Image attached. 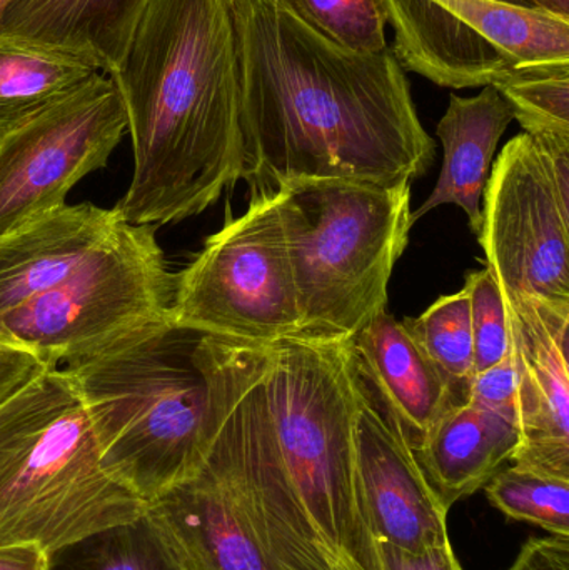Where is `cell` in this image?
<instances>
[{"instance_id": "cell-1", "label": "cell", "mask_w": 569, "mask_h": 570, "mask_svg": "<svg viewBox=\"0 0 569 570\" xmlns=\"http://www.w3.org/2000/svg\"><path fill=\"white\" fill-rule=\"evenodd\" d=\"M243 179L251 197L296 179L398 187L433 166L393 49L357 53L277 0H236Z\"/></svg>"}, {"instance_id": "cell-2", "label": "cell", "mask_w": 569, "mask_h": 570, "mask_svg": "<svg viewBox=\"0 0 569 570\" xmlns=\"http://www.w3.org/2000/svg\"><path fill=\"white\" fill-rule=\"evenodd\" d=\"M109 77L133 140L127 223L199 216L243 179L236 0H149Z\"/></svg>"}, {"instance_id": "cell-3", "label": "cell", "mask_w": 569, "mask_h": 570, "mask_svg": "<svg viewBox=\"0 0 569 570\" xmlns=\"http://www.w3.org/2000/svg\"><path fill=\"white\" fill-rule=\"evenodd\" d=\"M210 442L146 512L189 570H333L294 488L267 401V345L200 335Z\"/></svg>"}, {"instance_id": "cell-4", "label": "cell", "mask_w": 569, "mask_h": 570, "mask_svg": "<svg viewBox=\"0 0 569 570\" xmlns=\"http://www.w3.org/2000/svg\"><path fill=\"white\" fill-rule=\"evenodd\" d=\"M200 334L164 321L67 367L107 474L144 504L197 474L210 442Z\"/></svg>"}, {"instance_id": "cell-5", "label": "cell", "mask_w": 569, "mask_h": 570, "mask_svg": "<svg viewBox=\"0 0 569 570\" xmlns=\"http://www.w3.org/2000/svg\"><path fill=\"white\" fill-rule=\"evenodd\" d=\"M144 512L102 468L66 368H43L0 402V548L36 546L49 554Z\"/></svg>"}, {"instance_id": "cell-6", "label": "cell", "mask_w": 569, "mask_h": 570, "mask_svg": "<svg viewBox=\"0 0 569 570\" xmlns=\"http://www.w3.org/2000/svg\"><path fill=\"white\" fill-rule=\"evenodd\" d=\"M274 200L301 337L353 338L386 311L387 285L413 229L411 184L296 179L277 187Z\"/></svg>"}, {"instance_id": "cell-7", "label": "cell", "mask_w": 569, "mask_h": 570, "mask_svg": "<svg viewBox=\"0 0 569 570\" xmlns=\"http://www.w3.org/2000/svg\"><path fill=\"white\" fill-rule=\"evenodd\" d=\"M267 352V401L281 455L331 561L381 570L357 499L361 374L353 338L293 337Z\"/></svg>"}, {"instance_id": "cell-8", "label": "cell", "mask_w": 569, "mask_h": 570, "mask_svg": "<svg viewBox=\"0 0 569 570\" xmlns=\"http://www.w3.org/2000/svg\"><path fill=\"white\" fill-rule=\"evenodd\" d=\"M174 283L154 226L126 223L62 283L0 315V341L43 367H73L169 321Z\"/></svg>"}, {"instance_id": "cell-9", "label": "cell", "mask_w": 569, "mask_h": 570, "mask_svg": "<svg viewBox=\"0 0 569 570\" xmlns=\"http://www.w3.org/2000/svg\"><path fill=\"white\" fill-rule=\"evenodd\" d=\"M169 318L200 335L271 345L301 337L296 292L274 194L207 237L176 274Z\"/></svg>"}, {"instance_id": "cell-10", "label": "cell", "mask_w": 569, "mask_h": 570, "mask_svg": "<svg viewBox=\"0 0 569 570\" xmlns=\"http://www.w3.org/2000/svg\"><path fill=\"white\" fill-rule=\"evenodd\" d=\"M401 66L451 89L569 63V17L500 0H383Z\"/></svg>"}, {"instance_id": "cell-11", "label": "cell", "mask_w": 569, "mask_h": 570, "mask_svg": "<svg viewBox=\"0 0 569 570\" xmlns=\"http://www.w3.org/2000/svg\"><path fill=\"white\" fill-rule=\"evenodd\" d=\"M477 236L501 294L569 305V146L513 137L491 169Z\"/></svg>"}, {"instance_id": "cell-12", "label": "cell", "mask_w": 569, "mask_h": 570, "mask_svg": "<svg viewBox=\"0 0 569 570\" xmlns=\"http://www.w3.org/2000/svg\"><path fill=\"white\" fill-rule=\"evenodd\" d=\"M127 134L126 107L106 73L0 139V237L66 206Z\"/></svg>"}, {"instance_id": "cell-13", "label": "cell", "mask_w": 569, "mask_h": 570, "mask_svg": "<svg viewBox=\"0 0 569 570\" xmlns=\"http://www.w3.org/2000/svg\"><path fill=\"white\" fill-rule=\"evenodd\" d=\"M503 302L517 372L511 464L569 481V305L524 295H503Z\"/></svg>"}, {"instance_id": "cell-14", "label": "cell", "mask_w": 569, "mask_h": 570, "mask_svg": "<svg viewBox=\"0 0 569 570\" xmlns=\"http://www.w3.org/2000/svg\"><path fill=\"white\" fill-rule=\"evenodd\" d=\"M354 448L357 499L376 544L420 552L450 541V511L441 504L413 449L387 421L363 377Z\"/></svg>"}, {"instance_id": "cell-15", "label": "cell", "mask_w": 569, "mask_h": 570, "mask_svg": "<svg viewBox=\"0 0 569 570\" xmlns=\"http://www.w3.org/2000/svg\"><path fill=\"white\" fill-rule=\"evenodd\" d=\"M126 223L117 207L66 204L0 237V315L62 283L102 253Z\"/></svg>"}, {"instance_id": "cell-16", "label": "cell", "mask_w": 569, "mask_h": 570, "mask_svg": "<svg viewBox=\"0 0 569 570\" xmlns=\"http://www.w3.org/2000/svg\"><path fill=\"white\" fill-rule=\"evenodd\" d=\"M353 348L361 377L387 421L414 451L434 424L458 405L443 375L403 322L386 311L354 335Z\"/></svg>"}, {"instance_id": "cell-17", "label": "cell", "mask_w": 569, "mask_h": 570, "mask_svg": "<svg viewBox=\"0 0 569 570\" xmlns=\"http://www.w3.org/2000/svg\"><path fill=\"white\" fill-rule=\"evenodd\" d=\"M513 120V109L493 86L474 97L451 94L436 127L444 150L440 179L426 203L411 213L413 226L430 210L451 204L464 210L473 234L480 233L481 204L494 153Z\"/></svg>"}, {"instance_id": "cell-18", "label": "cell", "mask_w": 569, "mask_h": 570, "mask_svg": "<svg viewBox=\"0 0 569 570\" xmlns=\"http://www.w3.org/2000/svg\"><path fill=\"white\" fill-rule=\"evenodd\" d=\"M518 448L513 419L477 402L451 407L414 449L418 464L450 511L508 464Z\"/></svg>"}, {"instance_id": "cell-19", "label": "cell", "mask_w": 569, "mask_h": 570, "mask_svg": "<svg viewBox=\"0 0 569 570\" xmlns=\"http://www.w3.org/2000/svg\"><path fill=\"white\" fill-rule=\"evenodd\" d=\"M149 0H6L0 36L57 47L110 76Z\"/></svg>"}, {"instance_id": "cell-20", "label": "cell", "mask_w": 569, "mask_h": 570, "mask_svg": "<svg viewBox=\"0 0 569 570\" xmlns=\"http://www.w3.org/2000/svg\"><path fill=\"white\" fill-rule=\"evenodd\" d=\"M99 73L77 53L0 36V139Z\"/></svg>"}, {"instance_id": "cell-21", "label": "cell", "mask_w": 569, "mask_h": 570, "mask_svg": "<svg viewBox=\"0 0 569 570\" xmlns=\"http://www.w3.org/2000/svg\"><path fill=\"white\" fill-rule=\"evenodd\" d=\"M46 570H189L159 525L144 512L47 554Z\"/></svg>"}, {"instance_id": "cell-22", "label": "cell", "mask_w": 569, "mask_h": 570, "mask_svg": "<svg viewBox=\"0 0 569 570\" xmlns=\"http://www.w3.org/2000/svg\"><path fill=\"white\" fill-rule=\"evenodd\" d=\"M403 324L443 375L454 402H468L474 377V351L467 291L443 295L420 317L404 318Z\"/></svg>"}, {"instance_id": "cell-23", "label": "cell", "mask_w": 569, "mask_h": 570, "mask_svg": "<svg viewBox=\"0 0 569 570\" xmlns=\"http://www.w3.org/2000/svg\"><path fill=\"white\" fill-rule=\"evenodd\" d=\"M493 87L510 104L524 132L569 146V63L518 70Z\"/></svg>"}, {"instance_id": "cell-24", "label": "cell", "mask_w": 569, "mask_h": 570, "mask_svg": "<svg viewBox=\"0 0 569 570\" xmlns=\"http://www.w3.org/2000/svg\"><path fill=\"white\" fill-rule=\"evenodd\" d=\"M484 492L507 518L569 538V481L513 464L501 469Z\"/></svg>"}, {"instance_id": "cell-25", "label": "cell", "mask_w": 569, "mask_h": 570, "mask_svg": "<svg viewBox=\"0 0 569 570\" xmlns=\"http://www.w3.org/2000/svg\"><path fill=\"white\" fill-rule=\"evenodd\" d=\"M297 20L343 49L357 53L387 49L383 0H277Z\"/></svg>"}, {"instance_id": "cell-26", "label": "cell", "mask_w": 569, "mask_h": 570, "mask_svg": "<svg viewBox=\"0 0 569 570\" xmlns=\"http://www.w3.org/2000/svg\"><path fill=\"white\" fill-rule=\"evenodd\" d=\"M464 291L470 302L474 374L487 371L510 352L507 308L500 285L484 267L468 274Z\"/></svg>"}, {"instance_id": "cell-27", "label": "cell", "mask_w": 569, "mask_h": 570, "mask_svg": "<svg viewBox=\"0 0 569 570\" xmlns=\"http://www.w3.org/2000/svg\"><path fill=\"white\" fill-rule=\"evenodd\" d=\"M468 401L500 412L517 422V372L511 352L487 371L474 374Z\"/></svg>"}, {"instance_id": "cell-28", "label": "cell", "mask_w": 569, "mask_h": 570, "mask_svg": "<svg viewBox=\"0 0 569 570\" xmlns=\"http://www.w3.org/2000/svg\"><path fill=\"white\" fill-rule=\"evenodd\" d=\"M381 570H463L451 541L420 552L401 551L386 544H376Z\"/></svg>"}, {"instance_id": "cell-29", "label": "cell", "mask_w": 569, "mask_h": 570, "mask_svg": "<svg viewBox=\"0 0 569 570\" xmlns=\"http://www.w3.org/2000/svg\"><path fill=\"white\" fill-rule=\"evenodd\" d=\"M504 570H569V538L547 535L528 539L513 564Z\"/></svg>"}, {"instance_id": "cell-30", "label": "cell", "mask_w": 569, "mask_h": 570, "mask_svg": "<svg viewBox=\"0 0 569 570\" xmlns=\"http://www.w3.org/2000/svg\"><path fill=\"white\" fill-rule=\"evenodd\" d=\"M43 368L46 367L26 348L0 341V402Z\"/></svg>"}, {"instance_id": "cell-31", "label": "cell", "mask_w": 569, "mask_h": 570, "mask_svg": "<svg viewBox=\"0 0 569 570\" xmlns=\"http://www.w3.org/2000/svg\"><path fill=\"white\" fill-rule=\"evenodd\" d=\"M36 546H12V548H0V570H17L29 556L36 551ZM42 551V549H40Z\"/></svg>"}, {"instance_id": "cell-32", "label": "cell", "mask_w": 569, "mask_h": 570, "mask_svg": "<svg viewBox=\"0 0 569 570\" xmlns=\"http://www.w3.org/2000/svg\"><path fill=\"white\" fill-rule=\"evenodd\" d=\"M508 3L569 17V0H508Z\"/></svg>"}, {"instance_id": "cell-33", "label": "cell", "mask_w": 569, "mask_h": 570, "mask_svg": "<svg viewBox=\"0 0 569 570\" xmlns=\"http://www.w3.org/2000/svg\"><path fill=\"white\" fill-rule=\"evenodd\" d=\"M46 552L40 551V549H36V551L29 556V559H27V561L17 570H46Z\"/></svg>"}, {"instance_id": "cell-34", "label": "cell", "mask_w": 569, "mask_h": 570, "mask_svg": "<svg viewBox=\"0 0 569 570\" xmlns=\"http://www.w3.org/2000/svg\"><path fill=\"white\" fill-rule=\"evenodd\" d=\"M333 570H363L357 568L353 561H350L347 558H340L336 561H333Z\"/></svg>"}, {"instance_id": "cell-35", "label": "cell", "mask_w": 569, "mask_h": 570, "mask_svg": "<svg viewBox=\"0 0 569 570\" xmlns=\"http://www.w3.org/2000/svg\"><path fill=\"white\" fill-rule=\"evenodd\" d=\"M3 3H6V0H0V10H2Z\"/></svg>"}]
</instances>
